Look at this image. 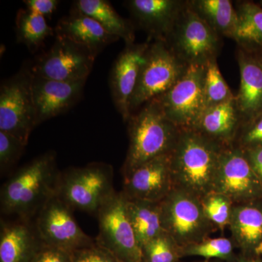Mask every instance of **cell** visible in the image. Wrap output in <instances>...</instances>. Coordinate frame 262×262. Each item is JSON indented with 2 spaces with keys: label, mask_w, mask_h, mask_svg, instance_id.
Segmentation results:
<instances>
[{
  "label": "cell",
  "mask_w": 262,
  "mask_h": 262,
  "mask_svg": "<svg viewBox=\"0 0 262 262\" xmlns=\"http://www.w3.org/2000/svg\"><path fill=\"white\" fill-rule=\"evenodd\" d=\"M150 40L126 45L114 62L110 76V87L117 112L125 122L131 116L130 102L135 91L144 53Z\"/></svg>",
  "instance_id": "15"
},
{
  "label": "cell",
  "mask_w": 262,
  "mask_h": 262,
  "mask_svg": "<svg viewBox=\"0 0 262 262\" xmlns=\"http://www.w3.org/2000/svg\"><path fill=\"white\" fill-rule=\"evenodd\" d=\"M189 4L214 32L233 39L237 27V10L229 0H191Z\"/></svg>",
  "instance_id": "26"
},
{
  "label": "cell",
  "mask_w": 262,
  "mask_h": 262,
  "mask_svg": "<svg viewBox=\"0 0 262 262\" xmlns=\"http://www.w3.org/2000/svg\"><path fill=\"white\" fill-rule=\"evenodd\" d=\"M201 204L207 219L215 229L224 230L229 227L234 203L228 196L213 191L201 198Z\"/></svg>",
  "instance_id": "31"
},
{
  "label": "cell",
  "mask_w": 262,
  "mask_h": 262,
  "mask_svg": "<svg viewBox=\"0 0 262 262\" xmlns=\"http://www.w3.org/2000/svg\"><path fill=\"white\" fill-rule=\"evenodd\" d=\"M235 247L232 238L208 237L201 242L181 247V256L182 258L200 256L207 261L215 258L220 261H229L237 256L234 253Z\"/></svg>",
  "instance_id": "28"
},
{
  "label": "cell",
  "mask_w": 262,
  "mask_h": 262,
  "mask_svg": "<svg viewBox=\"0 0 262 262\" xmlns=\"http://www.w3.org/2000/svg\"><path fill=\"white\" fill-rule=\"evenodd\" d=\"M237 27L233 39L241 49L253 54L262 53V8L252 2L237 5Z\"/></svg>",
  "instance_id": "25"
},
{
  "label": "cell",
  "mask_w": 262,
  "mask_h": 262,
  "mask_svg": "<svg viewBox=\"0 0 262 262\" xmlns=\"http://www.w3.org/2000/svg\"><path fill=\"white\" fill-rule=\"evenodd\" d=\"M96 58L89 50L76 43L57 37L53 46L34 63V75L60 82L87 80Z\"/></svg>",
  "instance_id": "12"
},
{
  "label": "cell",
  "mask_w": 262,
  "mask_h": 262,
  "mask_svg": "<svg viewBox=\"0 0 262 262\" xmlns=\"http://www.w3.org/2000/svg\"><path fill=\"white\" fill-rule=\"evenodd\" d=\"M72 211L56 193L45 203L34 222L42 244L71 253L96 244L81 229Z\"/></svg>",
  "instance_id": "11"
},
{
  "label": "cell",
  "mask_w": 262,
  "mask_h": 262,
  "mask_svg": "<svg viewBox=\"0 0 262 262\" xmlns=\"http://www.w3.org/2000/svg\"><path fill=\"white\" fill-rule=\"evenodd\" d=\"M213 191L228 196L234 204L262 200V183L242 149L233 146L223 149Z\"/></svg>",
  "instance_id": "13"
},
{
  "label": "cell",
  "mask_w": 262,
  "mask_h": 262,
  "mask_svg": "<svg viewBox=\"0 0 262 262\" xmlns=\"http://www.w3.org/2000/svg\"><path fill=\"white\" fill-rule=\"evenodd\" d=\"M225 148L192 129L180 130L170 153L174 187L201 199L213 192L221 155Z\"/></svg>",
  "instance_id": "2"
},
{
  "label": "cell",
  "mask_w": 262,
  "mask_h": 262,
  "mask_svg": "<svg viewBox=\"0 0 262 262\" xmlns=\"http://www.w3.org/2000/svg\"><path fill=\"white\" fill-rule=\"evenodd\" d=\"M70 262H123L107 250L95 244L72 253Z\"/></svg>",
  "instance_id": "34"
},
{
  "label": "cell",
  "mask_w": 262,
  "mask_h": 262,
  "mask_svg": "<svg viewBox=\"0 0 262 262\" xmlns=\"http://www.w3.org/2000/svg\"><path fill=\"white\" fill-rule=\"evenodd\" d=\"M205 101L206 108L220 104L234 97L228 84L221 73L216 58L206 65L204 81Z\"/></svg>",
  "instance_id": "30"
},
{
  "label": "cell",
  "mask_w": 262,
  "mask_h": 262,
  "mask_svg": "<svg viewBox=\"0 0 262 262\" xmlns=\"http://www.w3.org/2000/svg\"><path fill=\"white\" fill-rule=\"evenodd\" d=\"M232 146L244 151L262 147V115L241 125Z\"/></svg>",
  "instance_id": "33"
},
{
  "label": "cell",
  "mask_w": 262,
  "mask_h": 262,
  "mask_svg": "<svg viewBox=\"0 0 262 262\" xmlns=\"http://www.w3.org/2000/svg\"><path fill=\"white\" fill-rule=\"evenodd\" d=\"M256 58H257L258 63H259V64L262 67V53H260L259 56H256Z\"/></svg>",
  "instance_id": "39"
},
{
  "label": "cell",
  "mask_w": 262,
  "mask_h": 262,
  "mask_svg": "<svg viewBox=\"0 0 262 262\" xmlns=\"http://www.w3.org/2000/svg\"><path fill=\"white\" fill-rule=\"evenodd\" d=\"M206 65L188 66L184 75L171 89L155 98L165 117L179 130L192 129L206 110Z\"/></svg>",
  "instance_id": "10"
},
{
  "label": "cell",
  "mask_w": 262,
  "mask_h": 262,
  "mask_svg": "<svg viewBox=\"0 0 262 262\" xmlns=\"http://www.w3.org/2000/svg\"><path fill=\"white\" fill-rule=\"evenodd\" d=\"M15 34L17 42L34 53L42 47L48 37L53 36L54 30L48 25L45 17L26 8L17 13Z\"/></svg>",
  "instance_id": "27"
},
{
  "label": "cell",
  "mask_w": 262,
  "mask_h": 262,
  "mask_svg": "<svg viewBox=\"0 0 262 262\" xmlns=\"http://www.w3.org/2000/svg\"><path fill=\"white\" fill-rule=\"evenodd\" d=\"M180 262V261H179ZM199 262H208V261H207V260H206V261H199Z\"/></svg>",
  "instance_id": "40"
},
{
  "label": "cell",
  "mask_w": 262,
  "mask_h": 262,
  "mask_svg": "<svg viewBox=\"0 0 262 262\" xmlns=\"http://www.w3.org/2000/svg\"><path fill=\"white\" fill-rule=\"evenodd\" d=\"M127 123L129 146L122 167L123 177L149 160L170 154L180 133L155 99L133 114Z\"/></svg>",
  "instance_id": "3"
},
{
  "label": "cell",
  "mask_w": 262,
  "mask_h": 262,
  "mask_svg": "<svg viewBox=\"0 0 262 262\" xmlns=\"http://www.w3.org/2000/svg\"><path fill=\"white\" fill-rule=\"evenodd\" d=\"M127 211L141 249L164 232L160 202L127 198Z\"/></svg>",
  "instance_id": "24"
},
{
  "label": "cell",
  "mask_w": 262,
  "mask_h": 262,
  "mask_svg": "<svg viewBox=\"0 0 262 262\" xmlns=\"http://www.w3.org/2000/svg\"><path fill=\"white\" fill-rule=\"evenodd\" d=\"M33 77L32 65L27 63L0 86V131L15 136L25 145L37 127Z\"/></svg>",
  "instance_id": "6"
},
{
  "label": "cell",
  "mask_w": 262,
  "mask_h": 262,
  "mask_svg": "<svg viewBox=\"0 0 262 262\" xmlns=\"http://www.w3.org/2000/svg\"><path fill=\"white\" fill-rule=\"evenodd\" d=\"M244 152L250 165L262 183V147L246 150Z\"/></svg>",
  "instance_id": "37"
},
{
  "label": "cell",
  "mask_w": 262,
  "mask_h": 262,
  "mask_svg": "<svg viewBox=\"0 0 262 262\" xmlns=\"http://www.w3.org/2000/svg\"><path fill=\"white\" fill-rule=\"evenodd\" d=\"M228 227L241 254L261 257L262 200L234 204Z\"/></svg>",
  "instance_id": "18"
},
{
  "label": "cell",
  "mask_w": 262,
  "mask_h": 262,
  "mask_svg": "<svg viewBox=\"0 0 262 262\" xmlns=\"http://www.w3.org/2000/svg\"><path fill=\"white\" fill-rule=\"evenodd\" d=\"M169 47L187 66L206 65L220 52L221 37L185 1L167 39Z\"/></svg>",
  "instance_id": "8"
},
{
  "label": "cell",
  "mask_w": 262,
  "mask_h": 262,
  "mask_svg": "<svg viewBox=\"0 0 262 262\" xmlns=\"http://www.w3.org/2000/svg\"><path fill=\"white\" fill-rule=\"evenodd\" d=\"M215 262H262V258L259 256H246V255H237L232 261H223L217 260Z\"/></svg>",
  "instance_id": "38"
},
{
  "label": "cell",
  "mask_w": 262,
  "mask_h": 262,
  "mask_svg": "<svg viewBox=\"0 0 262 262\" xmlns=\"http://www.w3.org/2000/svg\"><path fill=\"white\" fill-rule=\"evenodd\" d=\"M261 258H262V253H261Z\"/></svg>",
  "instance_id": "42"
},
{
  "label": "cell",
  "mask_w": 262,
  "mask_h": 262,
  "mask_svg": "<svg viewBox=\"0 0 262 262\" xmlns=\"http://www.w3.org/2000/svg\"><path fill=\"white\" fill-rule=\"evenodd\" d=\"M27 9L45 17L51 16L58 8V0H24Z\"/></svg>",
  "instance_id": "36"
},
{
  "label": "cell",
  "mask_w": 262,
  "mask_h": 262,
  "mask_svg": "<svg viewBox=\"0 0 262 262\" xmlns=\"http://www.w3.org/2000/svg\"><path fill=\"white\" fill-rule=\"evenodd\" d=\"M72 9L88 15L98 22L105 30L125 41V44L134 43L135 31L129 20L118 14L111 3L106 0H77Z\"/></svg>",
  "instance_id": "23"
},
{
  "label": "cell",
  "mask_w": 262,
  "mask_h": 262,
  "mask_svg": "<svg viewBox=\"0 0 262 262\" xmlns=\"http://www.w3.org/2000/svg\"><path fill=\"white\" fill-rule=\"evenodd\" d=\"M72 253L42 244L29 262H70Z\"/></svg>",
  "instance_id": "35"
},
{
  "label": "cell",
  "mask_w": 262,
  "mask_h": 262,
  "mask_svg": "<svg viewBox=\"0 0 262 262\" xmlns=\"http://www.w3.org/2000/svg\"><path fill=\"white\" fill-rule=\"evenodd\" d=\"M55 31L57 37L82 46L96 58L108 46L119 39L108 34L91 17L73 9L70 14L58 20Z\"/></svg>",
  "instance_id": "20"
},
{
  "label": "cell",
  "mask_w": 262,
  "mask_h": 262,
  "mask_svg": "<svg viewBox=\"0 0 262 262\" xmlns=\"http://www.w3.org/2000/svg\"><path fill=\"white\" fill-rule=\"evenodd\" d=\"M85 82H60L34 75L32 90L37 126L75 106L83 96Z\"/></svg>",
  "instance_id": "16"
},
{
  "label": "cell",
  "mask_w": 262,
  "mask_h": 262,
  "mask_svg": "<svg viewBox=\"0 0 262 262\" xmlns=\"http://www.w3.org/2000/svg\"><path fill=\"white\" fill-rule=\"evenodd\" d=\"M26 146L27 145L15 136L0 131V170L2 174L18 163Z\"/></svg>",
  "instance_id": "32"
},
{
  "label": "cell",
  "mask_w": 262,
  "mask_h": 262,
  "mask_svg": "<svg viewBox=\"0 0 262 262\" xmlns=\"http://www.w3.org/2000/svg\"><path fill=\"white\" fill-rule=\"evenodd\" d=\"M114 170L104 163H90L60 173L56 194L73 209L96 213L115 192Z\"/></svg>",
  "instance_id": "4"
},
{
  "label": "cell",
  "mask_w": 262,
  "mask_h": 262,
  "mask_svg": "<svg viewBox=\"0 0 262 262\" xmlns=\"http://www.w3.org/2000/svg\"><path fill=\"white\" fill-rule=\"evenodd\" d=\"M237 58L241 80L235 102L243 124L262 115V67L256 56L241 48Z\"/></svg>",
  "instance_id": "19"
},
{
  "label": "cell",
  "mask_w": 262,
  "mask_h": 262,
  "mask_svg": "<svg viewBox=\"0 0 262 262\" xmlns=\"http://www.w3.org/2000/svg\"><path fill=\"white\" fill-rule=\"evenodd\" d=\"M242 125L235 96L228 101L206 108L192 130L225 147L233 145Z\"/></svg>",
  "instance_id": "21"
},
{
  "label": "cell",
  "mask_w": 262,
  "mask_h": 262,
  "mask_svg": "<svg viewBox=\"0 0 262 262\" xmlns=\"http://www.w3.org/2000/svg\"><path fill=\"white\" fill-rule=\"evenodd\" d=\"M98 220L96 244L123 262H142L141 249L127 211V198L114 193L96 213Z\"/></svg>",
  "instance_id": "9"
},
{
  "label": "cell",
  "mask_w": 262,
  "mask_h": 262,
  "mask_svg": "<svg viewBox=\"0 0 262 262\" xmlns=\"http://www.w3.org/2000/svg\"><path fill=\"white\" fill-rule=\"evenodd\" d=\"M160 207L164 232L180 247L201 242L216 229L205 215L201 198L184 189L174 187Z\"/></svg>",
  "instance_id": "7"
},
{
  "label": "cell",
  "mask_w": 262,
  "mask_h": 262,
  "mask_svg": "<svg viewBox=\"0 0 262 262\" xmlns=\"http://www.w3.org/2000/svg\"><path fill=\"white\" fill-rule=\"evenodd\" d=\"M60 173L53 151H48L26 164L1 188L2 214L32 220L56 194Z\"/></svg>",
  "instance_id": "1"
},
{
  "label": "cell",
  "mask_w": 262,
  "mask_h": 262,
  "mask_svg": "<svg viewBox=\"0 0 262 262\" xmlns=\"http://www.w3.org/2000/svg\"><path fill=\"white\" fill-rule=\"evenodd\" d=\"M1 221L0 262H29L42 245L34 224Z\"/></svg>",
  "instance_id": "22"
},
{
  "label": "cell",
  "mask_w": 262,
  "mask_h": 262,
  "mask_svg": "<svg viewBox=\"0 0 262 262\" xmlns=\"http://www.w3.org/2000/svg\"><path fill=\"white\" fill-rule=\"evenodd\" d=\"M260 5H261V7L262 8V2H261V4H260Z\"/></svg>",
  "instance_id": "41"
},
{
  "label": "cell",
  "mask_w": 262,
  "mask_h": 262,
  "mask_svg": "<svg viewBox=\"0 0 262 262\" xmlns=\"http://www.w3.org/2000/svg\"><path fill=\"white\" fill-rule=\"evenodd\" d=\"M181 258L180 246L165 232L141 247L142 262H179Z\"/></svg>",
  "instance_id": "29"
},
{
  "label": "cell",
  "mask_w": 262,
  "mask_h": 262,
  "mask_svg": "<svg viewBox=\"0 0 262 262\" xmlns=\"http://www.w3.org/2000/svg\"><path fill=\"white\" fill-rule=\"evenodd\" d=\"M185 1L179 0H129L127 10L138 25L148 34L149 40L167 39L174 28Z\"/></svg>",
  "instance_id": "17"
},
{
  "label": "cell",
  "mask_w": 262,
  "mask_h": 262,
  "mask_svg": "<svg viewBox=\"0 0 262 262\" xmlns=\"http://www.w3.org/2000/svg\"><path fill=\"white\" fill-rule=\"evenodd\" d=\"M174 188L170 154L146 162L123 177V190L128 199L161 202Z\"/></svg>",
  "instance_id": "14"
},
{
  "label": "cell",
  "mask_w": 262,
  "mask_h": 262,
  "mask_svg": "<svg viewBox=\"0 0 262 262\" xmlns=\"http://www.w3.org/2000/svg\"><path fill=\"white\" fill-rule=\"evenodd\" d=\"M187 67L165 41L150 42L143 57L137 84L131 97V115L145 103L171 89Z\"/></svg>",
  "instance_id": "5"
}]
</instances>
